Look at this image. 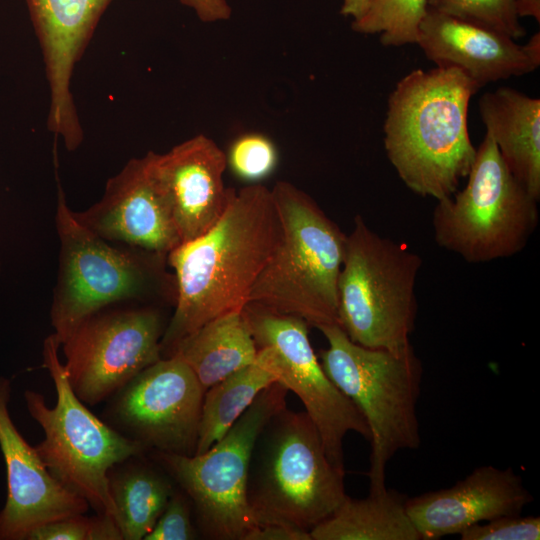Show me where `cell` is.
<instances>
[{
	"label": "cell",
	"mask_w": 540,
	"mask_h": 540,
	"mask_svg": "<svg viewBox=\"0 0 540 540\" xmlns=\"http://www.w3.org/2000/svg\"><path fill=\"white\" fill-rule=\"evenodd\" d=\"M280 235L271 189L251 184L232 190L208 231L168 253L176 298L161 339L162 358L209 320L243 309Z\"/></svg>",
	"instance_id": "cell-1"
},
{
	"label": "cell",
	"mask_w": 540,
	"mask_h": 540,
	"mask_svg": "<svg viewBox=\"0 0 540 540\" xmlns=\"http://www.w3.org/2000/svg\"><path fill=\"white\" fill-rule=\"evenodd\" d=\"M480 88L451 67L404 76L388 98L384 121L387 157L403 183L422 197L452 196L476 155L468 108Z\"/></svg>",
	"instance_id": "cell-2"
},
{
	"label": "cell",
	"mask_w": 540,
	"mask_h": 540,
	"mask_svg": "<svg viewBox=\"0 0 540 540\" xmlns=\"http://www.w3.org/2000/svg\"><path fill=\"white\" fill-rule=\"evenodd\" d=\"M55 215L59 238L57 280L50 320L60 344L87 316L121 303H175L167 256L108 241L81 224L58 181Z\"/></svg>",
	"instance_id": "cell-3"
},
{
	"label": "cell",
	"mask_w": 540,
	"mask_h": 540,
	"mask_svg": "<svg viewBox=\"0 0 540 540\" xmlns=\"http://www.w3.org/2000/svg\"><path fill=\"white\" fill-rule=\"evenodd\" d=\"M281 235L248 303L316 328L338 325V279L347 234L304 191L287 181L271 189Z\"/></svg>",
	"instance_id": "cell-4"
},
{
	"label": "cell",
	"mask_w": 540,
	"mask_h": 540,
	"mask_svg": "<svg viewBox=\"0 0 540 540\" xmlns=\"http://www.w3.org/2000/svg\"><path fill=\"white\" fill-rule=\"evenodd\" d=\"M344 479L307 413L285 407L266 423L252 452L251 516L256 525L278 523L310 534L346 497Z\"/></svg>",
	"instance_id": "cell-5"
},
{
	"label": "cell",
	"mask_w": 540,
	"mask_h": 540,
	"mask_svg": "<svg viewBox=\"0 0 540 540\" xmlns=\"http://www.w3.org/2000/svg\"><path fill=\"white\" fill-rule=\"evenodd\" d=\"M328 342L320 363L332 382L359 410L369 429V492L386 487V467L398 451L421 443L417 402L423 368L413 347L400 353L371 349L350 340L337 324L318 327Z\"/></svg>",
	"instance_id": "cell-6"
},
{
	"label": "cell",
	"mask_w": 540,
	"mask_h": 540,
	"mask_svg": "<svg viewBox=\"0 0 540 540\" xmlns=\"http://www.w3.org/2000/svg\"><path fill=\"white\" fill-rule=\"evenodd\" d=\"M421 257L356 215L338 279V325L354 343L400 353L411 348Z\"/></svg>",
	"instance_id": "cell-7"
},
{
	"label": "cell",
	"mask_w": 540,
	"mask_h": 540,
	"mask_svg": "<svg viewBox=\"0 0 540 540\" xmlns=\"http://www.w3.org/2000/svg\"><path fill=\"white\" fill-rule=\"evenodd\" d=\"M60 346L54 333L43 343V366L54 383L55 406H48L39 392H24L27 411L44 432L35 449L61 484L84 498L97 514L115 521L109 473L116 465L144 455L146 449L101 421L76 396L59 358Z\"/></svg>",
	"instance_id": "cell-8"
},
{
	"label": "cell",
	"mask_w": 540,
	"mask_h": 540,
	"mask_svg": "<svg viewBox=\"0 0 540 540\" xmlns=\"http://www.w3.org/2000/svg\"><path fill=\"white\" fill-rule=\"evenodd\" d=\"M538 202L512 175L486 133L464 189L437 200L434 239L468 263L512 257L526 247L537 228Z\"/></svg>",
	"instance_id": "cell-9"
},
{
	"label": "cell",
	"mask_w": 540,
	"mask_h": 540,
	"mask_svg": "<svg viewBox=\"0 0 540 540\" xmlns=\"http://www.w3.org/2000/svg\"><path fill=\"white\" fill-rule=\"evenodd\" d=\"M288 389H264L224 436L201 454L155 452L154 456L188 497L198 531L212 540H244L256 526L248 502L252 452L266 423L286 407Z\"/></svg>",
	"instance_id": "cell-10"
},
{
	"label": "cell",
	"mask_w": 540,
	"mask_h": 540,
	"mask_svg": "<svg viewBox=\"0 0 540 540\" xmlns=\"http://www.w3.org/2000/svg\"><path fill=\"white\" fill-rule=\"evenodd\" d=\"M166 325L159 308L139 303L107 306L84 318L61 343L76 396L97 405L159 361Z\"/></svg>",
	"instance_id": "cell-11"
},
{
	"label": "cell",
	"mask_w": 540,
	"mask_h": 540,
	"mask_svg": "<svg viewBox=\"0 0 540 540\" xmlns=\"http://www.w3.org/2000/svg\"><path fill=\"white\" fill-rule=\"evenodd\" d=\"M242 313L277 381L298 396L319 431L329 460L345 471V436L352 431L369 441L370 433L359 410L325 373L309 340V324L254 303H247Z\"/></svg>",
	"instance_id": "cell-12"
},
{
	"label": "cell",
	"mask_w": 540,
	"mask_h": 540,
	"mask_svg": "<svg viewBox=\"0 0 540 540\" xmlns=\"http://www.w3.org/2000/svg\"><path fill=\"white\" fill-rule=\"evenodd\" d=\"M205 389L178 356L161 358L112 396L116 430L159 453L194 455Z\"/></svg>",
	"instance_id": "cell-13"
},
{
	"label": "cell",
	"mask_w": 540,
	"mask_h": 540,
	"mask_svg": "<svg viewBox=\"0 0 540 540\" xmlns=\"http://www.w3.org/2000/svg\"><path fill=\"white\" fill-rule=\"evenodd\" d=\"M154 154L150 151L130 159L107 181L102 198L74 215L108 241L167 256L181 240L156 173Z\"/></svg>",
	"instance_id": "cell-14"
},
{
	"label": "cell",
	"mask_w": 540,
	"mask_h": 540,
	"mask_svg": "<svg viewBox=\"0 0 540 540\" xmlns=\"http://www.w3.org/2000/svg\"><path fill=\"white\" fill-rule=\"evenodd\" d=\"M11 392L10 380L0 376V449L7 475L0 540H26L46 523L86 513L89 503L61 484L21 435L9 412Z\"/></svg>",
	"instance_id": "cell-15"
},
{
	"label": "cell",
	"mask_w": 540,
	"mask_h": 540,
	"mask_svg": "<svg viewBox=\"0 0 540 540\" xmlns=\"http://www.w3.org/2000/svg\"><path fill=\"white\" fill-rule=\"evenodd\" d=\"M111 1L26 0L49 84L48 128L70 151L83 140L70 88L73 70Z\"/></svg>",
	"instance_id": "cell-16"
},
{
	"label": "cell",
	"mask_w": 540,
	"mask_h": 540,
	"mask_svg": "<svg viewBox=\"0 0 540 540\" xmlns=\"http://www.w3.org/2000/svg\"><path fill=\"white\" fill-rule=\"evenodd\" d=\"M533 500L512 468L485 465L451 487L407 498L406 511L420 540H436L477 523L521 514Z\"/></svg>",
	"instance_id": "cell-17"
},
{
	"label": "cell",
	"mask_w": 540,
	"mask_h": 540,
	"mask_svg": "<svg viewBox=\"0 0 540 540\" xmlns=\"http://www.w3.org/2000/svg\"><path fill=\"white\" fill-rule=\"evenodd\" d=\"M154 163L181 243L208 231L224 213L233 190L224 185L225 152L199 134L164 154L155 153Z\"/></svg>",
	"instance_id": "cell-18"
},
{
	"label": "cell",
	"mask_w": 540,
	"mask_h": 540,
	"mask_svg": "<svg viewBox=\"0 0 540 540\" xmlns=\"http://www.w3.org/2000/svg\"><path fill=\"white\" fill-rule=\"evenodd\" d=\"M416 44L437 67L459 69L479 88L538 68L509 36L429 7Z\"/></svg>",
	"instance_id": "cell-19"
},
{
	"label": "cell",
	"mask_w": 540,
	"mask_h": 540,
	"mask_svg": "<svg viewBox=\"0 0 540 540\" xmlns=\"http://www.w3.org/2000/svg\"><path fill=\"white\" fill-rule=\"evenodd\" d=\"M478 109L508 169L539 201L540 99L500 87L483 94Z\"/></svg>",
	"instance_id": "cell-20"
},
{
	"label": "cell",
	"mask_w": 540,
	"mask_h": 540,
	"mask_svg": "<svg viewBox=\"0 0 540 540\" xmlns=\"http://www.w3.org/2000/svg\"><path fill=\"white\" fill-rule=\"evenodd\" d=\"M257 345L242 310L219 315L185 337L173 355L193 371L205 391L254 362Z\"/></svg>",
	"instance_id": "cell-21"
},
{
	"label": "cell",
	"mask_w": 540,
	"mask_h": 540,
	"mask_svg": "<svg viewBox=\"0 0 540 540\" xmlns=\"http://www.w3.org/2000/svg\"><path fill=\"white\" fill-rule=\"evenodd\" d=\"M408 497L395 490L346 495L336 510L310 531L312 540H420L406 511Z\"/></svg>",
	"instance_id": "cell-22"
},
{
	"label": "cell",
	"mask_w": 540,
	"mask_h": 540,
	"mask_svg": "<svg viewBox=\"0 0 540 540\" xmlns=\"http://www.w3.org/2000/svg\"><path fill=\"white\" fill-rule=\"evenodd\" d=\"M115 521L122 540H141L163 512L174 486L170 479L144 463H128L109 473Z\"/></svg>",
	"instance_id": "cell-23"
},
{
	"label": "cell",
	"mask_w": 540,
	"mask_h": 540,
	"mask_svg": "<svg viewBox=\"0 0 540 540\" xmlns=\"http://www.w3.org/2000/svg\"><path fill=\"white\" fill-rule=\"evenodd\" d=\"M275 382V372L258 350L254 362L208 388L203 397L195 454L220 440L255 398Z\"/></svg>",
	"instance_id": "cell-24"
},
{
	"label": "cell",
	"mask_w": 540,
	"mask_h": 540,
	"mask_svg": "<svg viewBox=\"0 0 540 540\" xmlns=\"http://www.w3.org/2000/svg\"><path fill=\"white\" fill-rule=\"evenodd\" d=\"M427 8V0H370L351 27L360 34H380L383 46L416 44Z\"/></svg>",
	"instance_id": "cell-25"
},
{
	"label": "cell",
	"mask_w": 540,
	"mask_h": 540,
	"mask_svg": "<svg viewBox=\"0 0 540 540\" xmlns=\"http://www.w3.org/2000/svg\"><path fill=\"white\" fill-rule=\"evenodd\" d=\"M429 8L495 30L517 40L525 30L515 0H427Z\"/></svg>",
	"instance_id": "cell-26"
},
{
	"label": "cell",
	"mask_w": 540,
	"mask_h": 540,
	"mask_svg": "<svg viewBox=\"0 0 540 540\" xmlns=\"http://www.w3.org/2000/svg\"><path fill=\"white\" fill-rule=\"evenodd\" d=\"M226 164L232 174L245 182L259 184L276 170L279 153L275 143L259 132L238 136L229 146Z\"/></svg>",
	"instance_id": "cell-27"
},
{
	"label": "cell",
	"mask_w": 540,
	"mask_h": 540,
	"mask_svg": "<svg viewBox=\"0 0 540 540\" xmlns=\"http://www.w3.org/2000/svg\"><path fill=\"white\" fill-rule=\"evenodd\" d=\"M26 540H122V536L110 516L78 514L42 525L31 531Z\"/></svg>",
	"instance_id": "cell-28"
},
{
	"label": "cell",
	"mask_w": 540,
	"mask_h": 540,
	"mask_svg": "<svg viewBox=\"0 0 540 540\" xmlns=\"http://www.w3.org/2000/svg\"><path fill=\"white\" fill-rule=\"evenodd\" d=\"M462 540H539L540 518L506 515L474 524L460 534Z\"/></svg>",
	"instance_id": "cell-29"
},
{
	"label": "cell",
	"mask_w": 540,
	"mask_h": 540,
	"mask_svg": "<svg viewBox=\"0 0 540 540\" xmlns=\"http://www.w3.org/2000/svg\"><path fill=\"white\" fill-rule=\"evenodd\" d=\"M192 506L188 497L174 490L163 512L144 540H193L197 528L192 520Z\"/></svg>",
	"instance_id": "cell-30"
},
{
	"label": "cell",
	"mask_w": 540,
	"mask_h": 540,
	"mask_svg": "<svg viewBox=\"0 0 540 540\" xmlns=\"http://www.w3.org/2000/svg\"><path fill=\"white\" fill-rule=\"evenodd\" d=\"M244 540H312L308 532L293 527L267 523L258 524L245 536Z\"/></svg>",
	"instance_id": "cell-31"
},
{
	"label": "cell",
	"mask_w": 540,
	"mask_h": 540,
	"mask_svg": "<svg viewBox=\"0 0 540 540\" xmlns=\"http://www.w3.org/2000/svg\"><path fill=\"white\" fill-rule=\"evenodd\" d=\"M191 8L203 22L227 20L231 16V7L226 0H179Z\"/></svg>",
	"instance_id": "cell-32"
},
{
	"label": "cell",
	"mask_w": 540,
	"mask_h": 540,
	"mask_svg": "<svg viewBox=\"0 0 540 540\" xmlns=\"http://www.w3.org/2000/svg\"><path fill=\"white\" fill-rule=\"evenodd\" d=\"M515 7L519 18L529 16L540 22V0H515Z\"/></svg>",
	"instance_id": "cell-33"
},
{
	"label": "cell",
	"mask_w": 540,
	"mask_h": 540,
	"mask_svg": "<svg viewBox=\"0 0 540 540\" xmlns=\"http://www.w3.org/2000/svg\"><path fill=\"white\" fill-rule=\"evenodd\" d=\"M369 2L370 0H343L340 12L357 20L365 13Z\"/></svg>",
	"instance_id": "cell-34"
},
{
	"label": "cell",
	"mask_w": 540,
	"mask_h": 540,
	"mask_svg": "<svg viewBox=\"0 0 540 540\" xmlns=\"http://www.w3.org/2000/svg\"><path fill=\"white\" fill-rule=\"evenodd\" d=\"M530 59L539 67L540 65V33L533 34L528 42L523 45Z\"/></svg>",
	"instance_id": "cell-35"
}]
</instances>
